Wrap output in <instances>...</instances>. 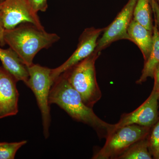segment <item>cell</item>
<instances>
[{
  "label": "cell",
  "mask_w": 159,
  "mask_h": 159,
  "mask_svg": "<svg viewBox=\"0 0 159 159\" xmlns=\"http://www.w3.org/2000/svg\"><path fill=\"white\" fill-rule=\"evenodd\" d=\"M49 103L58 106L76 121L93 127L98 135L102 137L107 139L114 132V124L102 121L93 109L86 105L79 93L63 74L53 83L49 95Z\"/></svg>",
  "instance_id": "1"
},
{
  "label": "cell",
  "mask_w": 159,
  "mask_h": 159,
  "mask_svg": "<svg viewBox=\"0 0 159 159\" xmlns=\"http://www.w3.org/2000/svg\"><path fill=\"white\" fill-rule=\"evenodd\" d=\"M5 44L15 51L27 66L33 64L35 55L43 49H48L60 39L56 33H49L31 23H23L15 28L5 29Z\"/></svg>",
  "instance_id": "2"
},
{
  "label": "cell",
  "mask_w": 159,
  "mask_h": 159,
  "mask_svg": "<svg viewBox=\"0 0 159 159\" xmlns=\"http://www.w3.org/2000/svg\"><path fill=\"white\" fill-rule=\"evenodd\" d=\"M100 52L90 55L63 73L69 83L79 93L86 105L93 108L102 97L97 80L95 62Z\"/></svg>",
  "instance_id": "3"
},
{
  "label": "cell",
  "mask_w": 159,
  "mask_h": 159,
  "mask_svg": "<svg viewBox=\"0 0 159 159\" xmlns=\"http://www.w3.org/2000/svg\"><path fill=\"white\" fill-rule=\"evenodd\" d=\"M29 79L27 86L34 93L41 114L43 133L46 139L50 136L51 123L49 95L53 84L51 79V69L39 64L28 67Z\"/></svg>",
  "instance_id": "4"
},
{
  "label": "cell",
  "mask_w": 159,
  "mask_h": 159,
  "mask_svg": "<svg viewBox=\"0 0 159 159\" xmlns=\"http://www.w3.org/2000/svg\"><path fill=\"white\" fill-rule=\"evenodd\" d=\"M151 127L132 124L117 129L107 138L104 146L93 159H116L136 142L148 137Z\"/></svg>",
  "instance_id": "5"
},
{
  "label": "cell",
  "mask_w": 159,
  "mask_h": 159,
  "mask_svg": "<svg viewBox=\"0 0 159 159\" xmlns=\"http://www.w3.org/2000/svg\"><path fill=\"white\" fill-rule=\"evenodd\" d=\"M0 14L5 29H13L23 23H31L44 29L28 0H3L0 2Z\"/></svg>",
  "instance_id": "6"
},
{
  "label": "cell",
  "mask_w": 159,
  "mask_h": 159,
  "mask_svg": "<svg viewBox=\"0 0 159 159\" xmlns=\"http://www.w3.org/2000/svg\"><path fill=\"white\" fill-rule=\"evenodd\" d=\"M137 0H129L110 25L104 29L102 37L98 39L96 50L101 52L111 43L119 40H128L129 26L133 19Z\"/></svg>",
  "instance_id": "7"
},
{
  "label": "cell",
  "mask_w": 159,
  "mask_h": 159,
  "mask_svg": "<svg viewBox=\"0 0 159 159\" xmlns=\"http://www.w3.org/2000/svg\"><path fill=\"white\" fill-rule=\"evenodd\" d=\"M104 29L90 28L85 29L79 39L77 49L68 59L56 68L51 69V77L54 80L67 70L89 57L96 50L99 35Z\"/></svg>",
  "instance_id": "8"
},
{
  "label": "cell",
  "mask_w": 159,
  "mask_h": 159,
  "mask_svg": "<svg viewBox=\"0 0 159 159\" xmlns=\"http://www.w3.org/2000/svg\"><path fill=\"white\" fill-rule=\"evenodd\" d=\"M159 92L152 90L148 99L135 110L123 114L120 120L114 124V132L126 125L136 124L152 127L158 120ZM113 132V133H114Z\"/></svg>",
  "instance_id": "9"
},
{
  "label": "cell",
  "mask_w": 159,
  "mask_h": 159,
  "mask_svg": "<svg viewBox=\"0 0 159 159\" xmlns=\"http://www.w3.org/2000/svg\"><path fill=\"white\" fill-rule=\"evenodd\" d=\"M17 82L11 74L0 66V119L16 116L18 112Z\"/></svg>",
  "instance_id": "10"
},
{
  "label": "cell",
  "mask_w": 159,
  "mask_h": 159,
  "mask_svg": "<svg viewBox=\"0 0 159 159\" xmlns=\"http://www.w3.org/2000/svg\"><path fill=\"white\" fill-rule=\"evenodd\" d=\"M0 60L3 67L18 81H23L27 85L29 77L28 66L15 51L10 48L5 49L0 47Z\"/></svg>",
  "instance_id": "11"
},
{
  "label": "cell",
  "mask_w": 159,
  "mask_h": 159,
  "mask_svg": "<svg viewBox=\"0 0 159 159\" xmlns=\"http://www.w3.org/2000/svg\"><path fill=\"white\" fill-rule=\"evenodd\" d=\"M128 40L134 43L141 50L145 61L149 57L153 43V32L134 19L127 30Z\"/></svg>",
  "instance_id": "12"
},
{
  "label": "cell",
  "mask_w": 159,
  "mask_h": 159,
  "mask_svg": "<svg viewBox=\"0 0 159 159\" xmlns=\"http://www.w3.org/2000/svg\"><path fill=\"white\" fill-rule=\"evenodd\" d=\"M153 43L149 57L145 61L142 75L136 82L141 84L145 82L148 77L153 78L154 72L159 64V30L156 23L153 28Z\"/></svg>",
  "instance_id": "13"
},
{
  "label": "cell",
  "mask_w": 159,
  "mask_h": 159,
  "mask_svg": "<svg viewBox=\"0 0 159 159\" xmlns=\"http://www.w3.org/2000/svg\"><path fill=\"white\" fill-rule=\"evenodd\" d=\"M150 0H137L133 12V19L148 30L153 31Z\"/></svg>",
  "instance_id": "14"
},
{
  "label": "cell",
  "mask_w": 159,
  "mask_h": 159,
  "mask_svg": "<svg viewBox=\"0 0 159 159\" xmlns=\"http://www.w3.org/2000/svg\"><path fill=\"white\" fill-rule=\"evenodd\" d=\"M147 137L138 141L133 145H132L123 153L117 157L116 159H152L153 158L148 149Z\"/></svg>",
  "instance_id": "15"
},
{
  "label": "cell",
  "mask_w": 159,
  "mask_h": 159,
  "mask_svg": "<svg viewBox=\"0 0 159 159\" xmlns=\"http://www.w3.org/2000/svg\"><path fill=\"white\" fill-rule=\"evenodd\" d=\"M26 140L15 142H1L0 144V159H13L18 150L27 144Z\"/></svg>",
  "instance_id": "16"
},
{
  "label": "cell",
  "mask_w": 159,
  "mask_h": 159,
  "mask_svg": "<svg viewBox=\"0 0 159 159\" xmlns=\"http://www.w3.org/2000/svg\"><path fill=\"white\" fill-rule=\"evenodd\" d=\"M149 152L154 159H159V119L154 125L149 137H147Z\"/></svg>",
  "instance_id": "17"
},
{
  "label": "cell",
  "mask_w": 159,
  "mask_h": 159,
  "mask_svg": "<svg viewBox=\"0 0 159 159\" xmlns=\"http://www.w3.org/2000/svg\"><path fill=\"white\" fill-rule=\"evenodd\" d=\"M32 10L36 12L39 11L45 12L48 8L47 0H28Z\"/></svg>",
  "instance_id": "18"
},
{
  "label": "cell",
  "mask_w": 159,
  "mask_h": 159,
  "mask_svg": "<svg viewBox=\"0 0 159 159\" xmlns=\"http://www.w3.org/2000/svg\"><path fill=\"white\" fill-rule=\"evenodd\" d=\"M152 10L154 15L155 22L159 30V5L156 0H150Z\"/></svg>",
  "instance_id": "19"
},
{
  "label": "cell",
  "mask_w": 159,
  "mask_h": 159,
  "mask_svg": "<svg viewBox=\"0 0 159 159\" xmlns=\"http://www.w3.org/2000/svg\"><path fill=\"white\" fill-rule=\"evenodd\" d=\"M153 78L154 79V84L152 90L159 92V64L155 70Z\"/></svg>",
  "instance_id": "20"
},
{
  "label": "cell",
  "mask_w": 159,
  "mask_h": 159,
  "mask_svg": "<svg viewBox=\"0 0 159 159\" xmlns=\"http://www.w3.org/2000/svg\"><path fill=\"white\" fill-rule=\"evenodd\" d=\"M5 30V29L2 18V16L0 14V45L2 46L4 45L5 44L4 39H3Z\"/></svg>",
  "instance_id": "21"
},
{
  "label": "cell",
  "mask_w": 159,
  "mask_h": 159,
  "mask_svg": "<svg viewBox=\"0 0 159 159\" xmlns=\"http://www.w3.org/2000/svg\"><path fill=\"white\" fill-rule=\"evenodd\" d=\"M157 2V3H158V4L159 5V0H156Z\"/></svg>",
  "instance_id": "22"
},
{
  "label": "cell",
  "mask_w": 159,
  "mask_h": 159,
  "mask_svg": "<svg viewBox=\"0 0 159 159\" xmlns=\"http://www.w3.org/2000/svg\"><path fill=\"white\" fill-rule=\"evenodd\" d=\"M158 105H159V96L158 97Z\"/></svg>",
  "instance_id": "23"
},
{
  "label": "cell",
  "mask_w": 159,
  "mask_h": 159,
  "mask_svg": "<svg viewBox=\"0 0 159 159\" xmlns=\"http://www.w3.org/2000/svg\"><path fill=\"white\" fill-rule=\"evenodd\" d=\"M2 1H3V0H0V2H2Z\"/></svg>",
  "instance_id": "24"
},
{
  "label": "cell",
  "mask_w": 159,
  "mask_h": 159,
  "mask_svg": "<svg viewBox=\"0 0 159 159\" xmlns=\"http://www.w3.org/2000/svg\"><path fill=\"white\" fill-rule=\"evenodd\" d=\"M1 142H0V144H1Z\"/></svg>",
  "instance_id": "25"
}]
</instances>
